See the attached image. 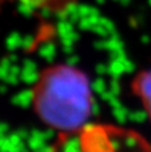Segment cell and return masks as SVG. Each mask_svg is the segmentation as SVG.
Instances as JSON below:
<instances>
[{
  "label": "cell",
  "instance_id": "1",
  "mask_svg": "<svg viewBox=\"0 0 151 152\" xmlns=\"http://www.w3.org/2000/svg\"><path fill=\"white\" fill-rule=\"evenodd\" d=\"M29 104L36 119L60 136L87 128L95 99L88 75L68 63H51L40 68L29 88Z\"/></svg>",
  "mask_w": 151,
  "mask_h": 152
},
{
  "label": "cell",
  "instance_id": "3",
  "mask_svg": "<svg viewBox=\"0 0 151 152\" xmlns=\"http://www.w3.org/2000/svg\"><path fill=\"white\" fill-rule=\"evenodd\" d=\"M130 91L151 123V68L141 69L130 80Z\"/></svg>",
  "mask_w": 151,
  "mask_h": 152
},
{
  "label": "cell",
  "instance_id": "2",
  "mask_svg": "<svg viewBox=\"0 0 151 152\" xmlns=\"http://www.w3.org/2000/svg\"><path fill=\"white\" fill-rule=\"evenodd\" d=\"M80 1L82 0H0V10L4 5H20L40 15L56 18L71 12Z\"/></svg>",
  "mask_w": 151,
  "mask_h": 152
}]
</instances>
